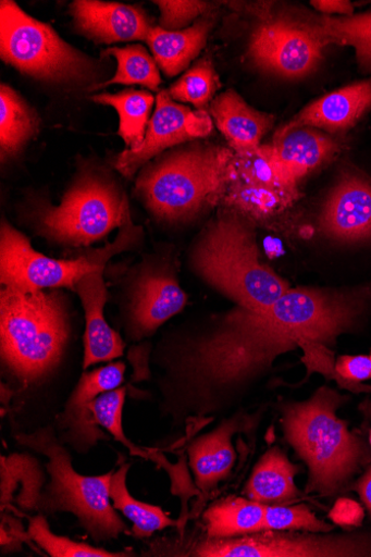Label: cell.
Listing matches in <instances>:
<instances>
[{
  "instance_id": "1",
  "label": "cell",
  "mask_w": 371,
  "mask_h": 557,
  "mask_svg": "<svg viewBox=\"0 0 371 557\" xmlns=\"http://www.w3.org/2000/svg\"><path fill=\"white\" fill-rule=\"evenodd\" d=\"M371 307V283L354 288H290L272 307L234 304L195 324L166 332L151 351L159 371L158 410L173 428L225 414L274 370L284 354L301 348L307 367L334 356L339 336L353 332Z\"/></svg>"
},
{
  "instance_id": "2",
  "label": "cell",
  "mask_w": 371,
  "mask_h": 557,
  "mask_svg": "<svg viewBox=\"0 0 371 557\" xmlns=\"http://www.w3.org/2000/svg\"><path fill=\"white\" fill-rule=\"evenodd\" d=\"M347 399L323 386L306 400L280 404L285 440L308 469L306 494L333 496L370 462L364 441L337 416Z\"/></svg>"
},
{
  "instance_id": "3",
  "label": "cell",
  "mask_w": 371,
  "mask_h": 557,
  "mask_svg": "<svg viewBox=\"0 0 371 557\" xmlns=\"http://www.w3.org/2000/svg\"><path fill=\"white\" fill-rule=\"evenodd\" d=\"M72 335L63 289H0V358L24 386L44 383L61 367Z\"/></svg>"
},
{
  "instance_id": "4",
  "label": "cell",
  "mask_w": 371,
  "mask_h": 557,
  "mask_svg": "<svg viewBox=\"0 0 371 557\" xmlns=\"http://www.w3.org/2000/svg\"><path fill=\"white\" fill-rule=\"evenodd\" d=\"M189 269L202 283L246 308H270L292 287L261 262L252 231L234 215H222L199 234Z\"/></svg>"
},
{
  "instance_id": "5",
  "label": "cell",
  "mask_w": 371,
  "mask_h": 557,
  "mask_svg": "<svg viewBox=\"0 0 371 557\" xmlns=\"http://www.w3.org/2000/svg\"><path fill=\"white\" fill-rule=\"evenodd\" d=\"M233 173L227 148L198 144L169 151L145 165L135 191L157 221L185 223L219 197Z\"/></svg>"
},
{
  "instance_id": "6",
  "label": "cell",
  "mask_w": 371,
  "mask_h": 557,
  "mask_svg": "<svg viewBox=\"0 0 371 557\" xmlns=\"http://www.w3.org/2000/svg\"><path fill=\"white\" fill-rule=\"evenodd\" d=\"M18 444L47 458L49 483L41 491L36 511L44 516L72 513L79 527L96 543L131 534L118 515L110 496L113 472L100 476L77 473L70 450L54 428L48 425L34 433L15 435Z\"/></svg>"
},
{
  "instance_id": "7",
  "label": "cell",
  "mask_w": 371,
  "mask_h": 557,
  "mask_svg": "<svg viewBox=\"0 0 371 557\" xmlns=\"http://www.w3.org/2000/svg\"><path fill=\"white\" fill-rule=\"evenodd\" d=\"M37 234L64 247H89L132 218L128 199L118 181L96 168L83 169L60 206L38 200L33 210Z\"/></svg>"
},
{
  "instance_id": "8",
  "label": "cell",
  "mask_w": 371,
  "mask_h": 557,
  "mask_svg": "<svg viewBox=\"0 0 371 557\" xmlns=\"http://www.w3.org/2000/svg\"><path fill=\"white\" fill-rule=\"evenodd\" d=\"M143 237V228L132 218L113 243L88 248L72 260L45 257L33 248L27 236L3 220L0 226V283L22 292L69 288L86 275L106 269L120 252L132 249Z\"/></svg>"
},
{
  "instance_id": "9",
  "label": "cell",
  "mask_w": 371,
  "mask_h": 557,
  "mask_svg": "<svg viewBox=\"0 0 371 557\" xmlns=\"http://www.w3.org/2000/svg\"><path fill=\"white\" fill-rule=\"evenodd\" d=\"M0 58L22 74L45 83L82 85L98 75L95 61L11 0L0 3Z\"/></svg>"
},
{
  "instance_id": "10",
  "label": "cell",
  "mask_w": 371,
  "mask_h": 557,
  "mask_svg": "<svg viewBox=\"0 0 371 557\" xmlns=\"http://www.w3.org/2000/svg\"><path fill=\"white\" fill-rule=\"evenodd\" d=\"M175 262L150 256L125 277L120 302L122 327L129 342L151 337L187 306Z\"/></svg>"
},
{
  "instance_id": "11",
  "label": "cell",
  "mask_w": 371,
  "mask_h": 557,
  "mask_svg": "<svg viewBox=\"0 0 371 557\" xmlns=\"http://www.w3.org/2000/svg\"><path fill=\"white\" fill-rule=\"evenodd\" d=\"M183 556L194 557H371V534L262 531L230 537H203Z\"/></svg>"
},
{
  "instance_id": "12",
  "label": "cell",
  "mask_w": 371,
  "mask_h": 557,
  "mask_svg": "<svg viewBox=\"0 0 371 557\" xmlns=\"http://www.w3.org/2000/svg\"><path fill=\"white\" fill-rule=\"evenodd\" d=\"M211 131L213 123L205 111L194 112L176 104L169 91L163 90L157 96L156 110L144 140L135 149H125L116 158L114 168L126 178H132L166 149L207 137Z\"/></svg>"
},
{
  "instance_id": "13",
  "label": "cell",
  "mask_w": 371,
  "mask_h": 557,
  "mask_svg": "<svg viewBox=\"0 0 371 557\" xmlns=\"http://www.w3.org/2000/svg\"><path fill=\"white\" fill-rule=\"evenodd\" d=\"M325 42L309 28L285 20L260 24L252 33L248 55L264 72L300 78L320 63Z\"/></svg>"
},
{
  "instance_id": "14",
  "label": "cell",
  "mask_w": 371,
  "mask_h": 557,
  "mask_svg": "<svg viewBox=\"0 0 371 557\" xmlns=\"http://www.w3.org/2000/svg\"><path fill=\"white\" fill-rule=\"evenodd\" d=\"M125 372L123 362H112L82 375L66 401L64 412L58 417L59 437L65 445L86 454L99 441L110 440L95 423L89 405L101 394L121 387Z\"/></svg>"
},
{
  "instance_id": "15",
  "label": "cell",
  "mask_w": 371,
  "mask_h": 557,
  "mask_svg": "<svg viewBox=\"0 0 371 557\" xmlns=\"http://www.w3.org/2000/svg\"><path fill=\"white\" fill-rule=\"evenodd\" d=\"M320 226L339 243L370 240L371 182L356 172H344L325 201Z\"/></svg>"
},
{
  "instance_id": "16",
  "label": "cell",
  "mask_w": 371,
  "mask_h": 557,
  "mask_svg": "<svg viewBox=\"0 0 371 557\" xmlns=\"http://www.w3.org/2000/svg\"><path fill=\"white\" fill-rule=\"evenodd\" d=\"M261 416L262 412L249 414L238 411L231 418L224 419L215 430L190 443L189 465L196 485L202 493L215 490L231 475L237 459L233 437L240 432L253 431Z\"/></svg>"
},
{
  "instance_id": "17",
  "label": "cell",
  "mask_w": 371,
  "mask_h": 557,
  "mask_svg": "<svg viewBox=\"0 0 371 557\" xmlns=\"http://www.w3.org/2000/svg\"><path fill=\"white\" fill-rule=\"evenodd\" d=\"M260 149L286 189L309 172L330 162L339 145L316 128L300 127L274 138L272 145L260 146Z\"/></svg>"
},
{
  "instance_id": "18",
  "label": "cell",
  "mask_w": 371,
  "mask_h": 557,
  "mask_svg": "<svg viewBox=\"0 0 371 557\" xmlns=\"http://www.w3.org/2000/svg\"><path fill=\"white\" fill-rule=\"evenodd\" d=\"M104 271L102 269L84 276L73 289L82 301L85 314V371L96 364L121 359L126 346L122 336L104 318V307L109 300V290L103 280Z\"/></svg>"
},
{
  "instance_id": "19",
  "label": "cell",
  "mask_w": 371,
  "mask_h": 557,
  "mask_svg": "<svg viewBox=\"0 0 371 557\" xmlns=\"http://www.w3.org/2000/svg\"><path fill=\"white\" fill-rule=\"evenodd\" d=\"M71 12L76 28L97 42L147 40L152 28L139 7L76 0Z\"/></svg>"
},
{
  "instance_id": "20",
  "label": "cell",
  "mask_w": 371,
  "mask_h": 557,
  "mask_svg": "<svg viewBox=\"0 0 371 557\" xmlns=\"http://www.w3.org/2000/svg\"><path fill=\"white\" fill-rule=\"evenodd\" d=\"M371 108V79L346 86L313 101L274 138L300 127L321 128L331 133L346 131Z\"/></svg>"
},
{
  "instance_id": "21",
  "label": "cell",
  "mask_w": 371,
  "mask_h": 557,
  "mask_svg": "<svg viewBox=\"0 0 371 557\" xmlns=\"http://www.w3.org/2000/svg\"><path fill=\"white\" fill-rule=\"evenodd\" d=\"M210 112L237 156H246L258 149L261 138L274 123L273 116L251 109L233 89L217 97Z\"/></svg>"
},
{
  "instance_id": "22",
  "label": "cell",
  "mask_w": 371,
  "mask_h": 557,
  "mask_svg": "<svg viewBox=\"0 0 371 557\" xmlns=\"http://www.w3.org/2000/svg\"><path fill=\"white\" fill-rule=\"evenodd\" d=\"M301 471L287 454L275 446L262 455L245 487L247 498L264 504H287L301 497L295 479Z\"/></svg>"
},
{
  "instance_id": "23",
  "label": "cell",
  "mask_w": 371,
  "mask_h": 557,
  "mask_svg": "<svg viewBox=\"0 0 371 557\" xmlns=\"http://www.w3.org/2000/svg\"><path fill=\"white\" fill-rule=\"evenodd\" d=\"M211 26L213 23L205 18L177 32L152 27L146 41L159 67L173 77L182 73L200 53Z\"/></svg>"
},
{
  "instance_id": "24",
  "label": "cell",
  "mask_w": 371,
  "mask_h": 557,
  "mask_svg": "<svg viewBox=\"0 0 371 557\" xmlns=\"http://www.w3.org/2000/svg\"><path fill=\"white\" fill-rule=\"evenodd\" d=\"M268 505L228 496L211 504L202 516L205 536L230 539L264 531Z\"/></svg>"
},
{
  "instance_id": "25",
  "label": "cell",
  "mask_w": 371,
  "mask_h": 557,
  "mask_svg": "<svg viewBox=\"0 0 371 557\" xmlns=\"http://www.w3.org/2000/svg\"><path fill=\"white\" fill-rule=\"evenodd\" d=\"M39 119L12 87L0 86V150L2 159L15 157L36 136Z\"/></svg>"
},
{
  "instance_id": "26",
  "label": "cell",
  "mask_w": 371,
  "mask_h": 557,
  "mask_svg": "<svg viewBox=\"0 0 371 557\" xmlns=\"http://www.w3.org/2000/svg\"><path fill=\"white\" fill-rule=\"evenodd\" d=\"M131 465H123L113 473L110 496L116 511L123 513L132 523L131 535L137 539L151 536L154 532L177 527L161 506L136 499L127 488V474Z\"/></svg>"
},
{
  "instance_id": "27",
  "label": "cell",
  "mask_w": 371,
  "mask_h": 557,
  "mask_svg": "<svg viewBox=\"0 0 371 557\" xmlns=\"http://www.w3.org/2000/svg\"><path fill=\"white\" fill-rule=\"evenodd\" d=\"M95 103L114 108L120 115L119 135L128 149L137 148L145 138L149 115L153 106V96L146 90L128 89L119 94H99L91 96Z\"/></svg>"
},
{
  "instance_id": "28",
  "label": "cell",
  "mask_w": 371,
  "mask_h": 557,
  "mask_svg": "<svg viewBox=\"0 0 371 557\" xmlns=\"http://www.w3.org/2000/svg\"><path fill=\"white\" fill-rule=\"evenodd\" d=\"M309 29L322 41L349 45L360 65L371 70V12L348 17H320Z\"/></svg>"
},
{
  "instance_id": "29",
  "label": "cell",
  "mask_w": 371,
  "mask_h": 557,
  "mask_svg": "<svg viewBox=\"0 0 371 557\" xmlns=\"http://www.w3.org/2000/svg\"><path fill=\"white\" fill-rule=\"evenodd\" d=\"M102 55H111L118 60V72L112 79L94 85L90 90H97L114 84L141 85L150 90H158L159 85L162 83L156 61L149 55L147 49L140 45L110 48Z\"/></svg>"
},
{
  "instance_id": "30",
  "label": "cell",
  "mask_w": 371,
  "mask_h": 557,
  "mask_svg": "<svg viewBox=\"0 0 371 557\" xmlns=\"http://www.w3.org/2000/svg\"><path fill=\"white\" fill-rule=\"evenodd\" d=\"M28 536L51 557H127L131 552H110L52 533L46 516L38 513L29 521Z\"/></svg>"
},
{
  "instance_id": "31",
  "label": "cell",
  "mask_w": 371,
  "mask_h": 557,
  "mask_svg": "<svg viewBox=\"0 0 371 557\" xmlns=\"http://www.w3.org/2000/svg\"><path fill=\"white\" fill-rule=\"evenodd\" d=\"M219 87V78L213 65L200 61L170 88L173 99L190 103L199 111L209 103Z\"/></svg>"
},
{
  "instance_id": "32",
  "label": "cell",
  "mask_w": 371,
  "mask_h": 557,
  "mask_svg": "<svg viewBox=\"0 0 371 557\" xmlns=\"http://www.w3.org/2000/svg\"><path fill=\"white\" fill-rule=\"evenodd\" d=\"M331 533L334 527L318 519L304 504L268 505L264 531Z\"/></svg>"
},
{
  "instance_id": "33",
  "label": "cell",
  "mask_w": 371,
  "mask_h": 557,
  "mask_svg": "<svg viewBox=\"0 0 371 557\" xmlns=\"http://www.w3.org/2000/svg\"><path fill=\"white\" fill-rule=\"evenodd\" d=\"M126 388L103 393L90 405L89 410L95 423L108 431L116 441L124 444L133 454L144 455L125 435L123 428V411L126 399Z\"/></svg>"
},
{
  "instance_id": "34",
  "label": "cell",
  "mask_w": 371,
  "mask_h": 557,
  "mask_svg": "<svg viewBox=\"0 0 371 557\" xmlns=\"http://www.w3.org/2000/svg\"><path fill=\"white\" fill-rule=\"evenodd\" d=\"M154 4L161 10V20H159V27L169 30L177 32L188 26V24L195 21L209 9L207 3L203 2H172V0H161V2H154Z\"/></svg>"
},
{
  "instance_id": "35",
  "label": "cell",
  "mask_w": 371,
  "mask_h": 557,
  "mask_svg": "<svg viewBox=\"0 0 371 557\" xmlns=\"http://www.w3.org/2000/svg\"><path fill=\"white\" fill-rule=\"evenodd\" d=\"M337 383L351 392H370L371 386H363V381L371 379V358L366 356L341 357L336 360Z\"/></svg>"
},
{
  "instance_id": "36",
  "label": "cell",
  "mask_w": 371,
  "mask_h": 557,
  "mask_svg": "<svg viewBox=\"0 0 371 557\" xmlns=\"http://www.w3.org/2000/svg\"><path fill=\"white\" fill-rule=\"evenodd\" d=\"M329 517L338 527L354 529L361 527L364 510L355 499L341 497L334 504Z\"/></svg>"
},
{
  "instance_id": "37",
  "label": "cell",
  "mask_w": 371,
  "mask_h": 557,
  "mask_svg": "<svg viewBox=\"0 0 371 557\" xmlns=\"http://www.w3.org/2000/svg\"><path fill=\"white\" fill-rule=\"evenodd\" d=\"M310 4L323 14H339L344 17L354 15L351 3L344 2V0H318V2H310Z\"/></svg>"
},
{
  "instance_id": "38",
  "label": "cell",
  "mask_w": 371,
  "mask_h": 557,
  "mask_svg": "<svg viewBox=\"0 0 371 557\" xmlns=\"http://www.w3.org/2000/svg\"><path fill=\"white\" fill-rule=\"evenodd\" d=\"M355 490L359 494L364 508L371 518V467L368 471L357 481Z\"/></svg>"
},
{
  "instance_id": "39",
  "label": "cell",
  "mask_w": 371,
  "mask_h": 557,
  "mask_svg": "<svg viewBox=\"0 0 371 557\" xmlns=\"http://www.w3.org/2000/svg\"><path fill=\"white\" fill-rule=\"evenodd\" d=\"M360 410L367 418L371 419V399L361 403Z\"/></svg>"
},
{
  "instance_id": "40",
  "label": "cell",
  "mask_w": 371,
  "mask_h": 557,
  "mask_svg": "<svg viewBox=\"0 0 371 557\" xmlns=\"http://www.w3.org/2000/svg\"><path fill=\"white\" fill-rule=\"evenodd\" d=\"M369 443H370V446H371V431H370V434H369Z\"/></svg>"
},
{
  "instance_id": "41",
  "label": "cell",
  "mask_w": 371,
  "mask_h": 557,
  "mask_svg": "<svg viewBox=\"0 0 371 557\" xmlns=\"http://www.w3.org/2000/svg\"><path fill=\"white\" fill-rule=\"evenodd\" d=\"M371 358V357H370Z\"/></svg>"
}]
</instances>
